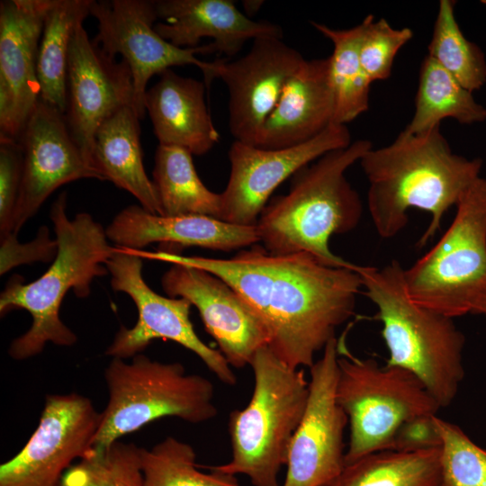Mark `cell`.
Masks as SVG:
<instances>
[{"label":"cell","mask_w":486,"mask_h":486,"mask_svg":"<svg viewBox=\"0 0 486 486\" xmlns=\"http://www.w3.org/2000/svg\"><path fill=\"white\" fill-rule=\"evenodd\" d=\"M403 275L418 304L452 319L472 313L486 288V178L465 191L449 228Z\"/></svg>","instance_id":"9"},{"label":"cell","mask_w":486,"mask_h":486,"mask_svg":"<svg viewBox=\"0 0 486 486\" xmlns=\"http://www.w3.org/2000/svg\"><path fill=\"white\" fill-rule=\"evenodd\" d=\"M19 141L23 175L14 220L15 235L61 185L83 178L102 180L73 140L64 113L40 100Z\"/></svg>","instance_id":"19"},{"label":"cell","mask_w":486,"mask_h":486,"mask_svg":"<svg viewBox=\"0 0 486 486\" xmlns=\"http://www.w3.org/2000/svg\"><path fill=\"white\" fill-rule=\"evenodd\" d=\"M51 0L0 4V138L19 140L40 100L39 44Z\"/></svg>","instance_id":"18"},{"label":"cell","mask_w":486,"mask_h":486,"mask_svg":"<svg viewBox=\"0 0 486 486\" xmlns=\"http://www.w3.org/2000/svg\"><path fill=\"white\" fill-rule=\"evenodd\" d=\"M147 90L144 105L159 145L179 147L192 155L209 152L220 134L209 113L204 82L168 68Z\"/></svg>","instance_id":"23"},{"label":"cell","mask_w":486,"mask_h":486,"mask_svg":"<svg viewBox=\"0 0 486 486\" xmlns=\"http://www.w3.org/2000/svg\"><path fill=\"white\" fill-rule=\"evenodd\" d=\"M355 269L382 324L386 365L411 373L441 408L450 405L464 376V334L452 318L410 298L397 260L382 268L356 265Z\"/></svg>","instance_id":"5"},{"label":"cell","mask_w":486,"mask_h":486,"mask_svg":"<svg viewBox=\"0 0 486 486\" xmlns=\"http://www.w3.org/2000/svg\"><path fill=\"white\" fill-rule=\"evenodd\" d=\"M334 109L328 58L305 59L285 86L255 146L283 148L308 141L333 123Z\"/></svg>","instance_id":"22"},{"label":"cell","mask_w":486,"mask_h":486,"mask_svg":"<svg viewBox=\"0 0 486 486\" xmlns=\"http://www.w3.org/2000/svg\"><path fill=\"white\" fill-rule=\"evenodd\" d=\"M472 313L481 314L486 317V288L477 299L472 310Z\"/></svg>","instance_id":"37"},{"label":"cell","mask_w":486,"mask_h":486,"mask_svg":"<svg viewBox=\"0 0 486 486\" xmlns=\"http://www.w3.org/2000/svg\"><path fill=\"white\" fill-rule=\"evenodd\" d=\"M483 4H486V0L482 1Z\"/></svg>","instance_id":"39"},{"label":"cell","mask_w":486,"mask_h":486,"mask_svg":"<svg viewBox=\"0 0 486 486\" xmlns=\"http://www.w3.org/2000/svg\"><path fill=\"white\" fill-rule=\"evenodd\" d=\"M141 447L119 440L94 449L65 473L63 486H144Z\"/></svg>","instance_id":"32"},{"label":"cell","mask_w":486,"mask_h":486,"mask_svg":"<svg viewBox=\"0 0 486 486\" xmlns=\"http://www.w3.org/2000/svg\"><path fill=\"white\" fill-rule=\"evenodd\" d=\"M330 486H443L440 446L372 453L346 464Z\"/></svg>","instance_id":"28"},{"label":"cell","mask_w":486,"mask_h":486,"mask_svg":"<svg viewBox=\"0 0 486 486\" xmlns=\"http://www.w3.org/2000/svg\"><path fill=\"white\" fill-rule=\"evenodd\" d=\"M102 412L77 393L46 396L39 425L24 447L0 466V486H63L76 459L93 450Z\"/></svg>","instance_id":"12"},{"label":"cell","mask_w":486,"mask_h":486,"mask_svg":"<svg viewBox=\"0 0 486 486\" xmlns=\"http://www.w3.org/2000/svg\"><path fill=\"white\" fill-rule=\"evenodd\" d=\"M250 366L251 399L229 416L231 459L207 468L244 474L254 486H279L278 474L307 406L309 381L302 369L288 366L267 346L256 351Z\"/></svg>","instance_id":"6"},{"label":"cell","mask_w":486,"mask_h":486,"mask_svg":"<svg viewBox=\"0 0 486 486\" xmlns=\"http://www.w3.org/2000/svg\"><path fill=\"white\" fill-rule=\"evenodd\" d=\"M371 148L369 140H357L297 172L289 192L274 197L258 218L263 247L274 255L308 253L324 266L351 267L354 264L333 254L328 243L360 222L362 201L346 172Z\"/></svg>","instance_id":"3"},{"label":"cell","mask_w":486,"mask_h":486,"mask_svg":"<svg viewBox=\"0 0 486 486\" xmlns=\"http://www.w3.org/2000/svg\"><path fill=\"white\" fill-rule=\"evenodd\" d=\"M443 486H486V450L461 428L436 416Z\"/></svg>","instance_id":"33"},{"label":"cell","mask_w":486,"mask_h":486,"mask_svg":"<svg viewBox=\"0 0 486 486\" xmlns=\"http://www.w3.org/2000/svg\"><path fill=\"white\" fill-rule=\"evenodd\" d=\"M116 247L142 250L149 244L200 247L229 252L260 242L256 226H242L209 216H163L140 205L122 210L105 229Z\"/></svg>","instance_id":"20"},{"label":"cell","mask_w":486,"mask_h":486,"mask_svg":"<svg viewBox=\"0 0 486 486\" xmlns=\"http://www.w3.org/2000/svg\"><path fill=\"white\" fill-rule=\"evenodd\" d=\"M17 236L11 233L0 237L1 275L17 266L54 260L58 252V242L56 238H50L47 227H40L36 238L29 243H21Z\"/></svg>","instance_id":"36"},{"label":"cell","mask_w":486,"mask_h":486,"mask_svg":"<svg viewBox=\"0 0 486 486\" xmlns=\"http://www.w3.org/2000/svg\"><path fill=\"white\" fill-rule=\"evenodd\" d=\"M140 460L144 486H240L236 475L199 471L194 447L173 436L141 448Z\"/></svg>","instance_id":"31"},{"label":"cell","mask_w":486,"mask_h":486,"mask_svg":"<svg viewBox=\"0 0 486 486\" xmlns=\"http://www.w3.org/2000/svg\"><path fill=\"white\" fill-rule=\"evenodd\" d=\"M92 0H51L39 44L40 100L65 113L67 68L73 33L90 14Z\"/></svg>","instance_id":"26"},{"label":"cell","mask_w":486,"mask_h":486,"mask_svg":"<svg viewBox=\"0 0 486 486\" xmlns=\"http://www.w3.org/2000/svg\"><path fill=\"white\" fill-rule=\"evenodd\" d=\"M243 3H244L243 4L244 8H245L247 14H249V15H253L256 13H257L259 8L264 4L263 1H256V0L255 1H244Z\"/></svg>","instance_id":"38"},{"label":"cell","mask_w":486,"mask_h":486,"mask_svg":"<svg viewBox=\"0 0 486 486\" xmlns=\"http://www.w3.org/2000/svg\"><path fill=\"white\" fill-rule=\"evenodd\" d=\"M152 182L160 215H201L221 220V195L209 190L202 182L188 150L158 144Z\"/></svg>","instance_id":"25"},{"label":"cell","mask_w":486,"mask_h":486,"mask_svg":"<svg viewBox=\"0 0 486 486\" xmlns=\"http://www.w3.org/2000/svg\"><path fill=\"white\" fill-rule=\"evenodd\" d=\"M359 56L371 82L387 79L399 50L413 37L410 28H393L385 19L374 21L372 14L363 21Z\"/></svg>","instance_id":"34"},{"label":"cell","mask_w":486,"mask_h":486,"mask_svg":"<svg viewBox=\"0 0 486 486\" xmlns=\"http://www.w3.org/2000/svg\"><path fill=\"white\" fill-rule=\"evenodd\" d=\"M346 125L331 123L316 137L283 148H262L234 140L228 156L230 174L221 195V220L255 226L273 192L328 152L346 148Z\"/></svg>","instance_id":"14"},{"label":"cell","mask_w":486,"mask_h":486,"mask_svg":"<svg viewBox=\"0 0 486 486\" xmlns=\"http://www.w3.org/2000/svg\"><path fill=\"white\" fill-rule=\"evenodd\" d=\"M154 4L158 18L163 21L155 24V30L179 48H195L202 38H211L217 52L231 58L249 40L283 38L278 24L250 19L230 0H157Z\"/></svg>","instance_id":"21"},{"label":"cell","mask_w":486,"mask_h":486,"mask_svg":"<svg viewBox=\"0 0 486 486\" xmlns=\"http://www.w3.org/2000/svg\"><path fill=\"white\" fill-rule=\"evenodd\" d=\"M359 162L369 182V213L381 238L397 236L411 208L430 214L418 248L440 230L443 216L480 177L482 166L480 158L454 153L440 127L417 134L402 130L388 146L372 147Z\"/></svg>","instance_id":"2"},{"label":"cell","mask_w":486,"mask_h":486,"mask_svg":"<svg viewBox=\"0 0 486 486\" xmlns=\"http://www.w3.org/2000/svg\"><path fill=\"white\" fill-rule=\"evenodd\" d=\"M447 118L462 124L482 122L486 120V108L427 55L420 68L414 114L403 131L422 133L440 127V122Z\"/></svg>","instance_id":"27"},{"label":"cell","mask_w":486,"mask_h":486,"mask_svg":"<svg viewBox=\"0 0 486 486\" xmlns=\"http://www.w3.org/2000/svg\"><path fill=\"white\" fill-rule=\"evenodd\" d=\"M336 396L348 419L346 464L372 453L392 450L405 424L436 415L441 409L411 373L348 353L338 356Z\"/></svg>","instance_id":"8"},{"label":"cell","mask_w":486,"mask_h":486,"mask_svg":"<svg viewBox=\"0 0 486 486\" xmlns=\"http://www.w3.org/2000/svg\"><path fill=\"white\" fill-rule=\"evenodd\" d=\"M109 400L102 412L94 449L165 417L199 424L216 417L214 386L207 378L187 374L177 362L161 363L138 354L130 363L112 357L104 371Z\"/></svg>","instance_id":"7"},{"label":"cell","mask_w":486,"mask_h":486,"mask_svg":"<svg viewBox=\"0 0 486 486\" xmlns=\"http://www.w3.org/2000/svg\"><path fill=\"white\" fill-rule=\"evenodd\" d=\"M132 102L133 82L128 64L105 53L90 40L83 23L78 24L68 51L64 116L91 166L95 132L117 111L132 106Z\"/></svg>","instance_id":"15"},{"label":"cell","mask_w":486,"mask_h":486,"mask_svg":"<svg viewBox=\"0 0 486 486\" xmlns=\"http://www.w3.org/2000/svg\"><path fill=\"white\" fill-rule=\"evenodd\" d=\"M161 284L169 297L186 299L198 310L206 331L230 366L250 365L256 351L268 345L261 320L239 293L217 275L172 264Z\"/></svg>","instance_id":"17"},{"label":"cell","mask_w":486,"mask_h":486,"mask_svg":"<svg viewBox=\"0 0 486 486\" xmlns=\"http://www.w3.org/2000/svg\"><path fill=\"white\" fill-rule=\"evenodd\" d=\"M90 14L98 23L94 41L109 56H122L129 66L133 82L132 108L143 119L144 98L149 79L174 66L194 65L201 69L209 86L217 78L220 58L208 62L198 54L217 52L213 42L195 48H179L155 30L158 19L154 1L92 0Z\"/></svg>","instance_id":"10"},{"label":"cell","mask_w":486,"mask_h":486,"mask_svg":"<svg viewBox=\"0 0 486 486\" xmlns=\"http://www.w3.org/2000/svg\"><path fill=\"white\" fill-rule=\"evenodd\" d=\"M140 120L132 106L110 116L95 132L92 166L102 181L129 192L144 210L160 215L153 182L143 166Z\"/></svg>","instance_id":"24"},{"label":"cell","mask_w":486,"mask_h":486,"mask_svg":"<svg viewBox=\"0 0 486 486\" xmlns=\"http://www.w3.org/2000/svg\"><path fill=\"white\" fill-rule=\"evenodd\" d=\"M312 26L333 43L329 60V80L335 109L333 123L346 125L369 108L371 81L364 70L359 47L364 23L346 30L332 29L325 24Z\"/></svg>","instance_id":"29"},{"label":"cell","mask_w":486,"mask_h":486,"mask_svg":"<svg viewBox=\"0 0 486 486\" xmlns=\"http://www.w3.org/2000/svg\"><path fill=\"white\" fill-rule=\"evenodd\" d=\"M310 368L309 398L292 437L282 486H330L345 467L347 416L338 402L339 345L331 339Z\"/></svg>","instance_id":"13"},{"label":"cell","mask_w":486,"mask_h":486,"mask_svg":"<svg viewBox=\"0 0 486 486\" xmlns=\"http://www.w3.org/2000/svg\"><path fill=\"white\" fill-rule=\"evenodd\" d=\"M66 209L67 193L62 192L50 210L58 252L47 271L31 283L14 274L0 295L1 316L22 309L32 319L30 328L10 344L8 354L13 359L32 357L48 342L74 345L76 334L59 318L62 301L71 289L77 297H87L94 279L109 273L104 264L114 247L109 244L106 230L89 213L80 212L69 219Z\"/></svg>","instance_id":"4"},{"label":"cell","mask_w":486,"mask_h":486,"mask_svg":"<svg viewBox=\"0 0 486 486\" xmlns=\"http://www.w3.org/2000/svg\"><path fill=\"white\" fill-rule=\"evenodd\" d=\"M142 259L205 270L228 283L268 334L267 346L293 369L310 368L355 312L362 279L351 267H330L308 253L274 255L255 244L228 259L133 250Z\"/></svg>","instance_id":"1"},{"label":"cell","mask_w":486,"mask_h":486,"mask_svg":"<svg viewBox=\"0 0 486 486\" xmlns=\"http://www.w3.org/2000/svg\"><path fill=\"white\" fill-rule=\"evenodd\" d=\"M428 50V56L468 91L479 90L486 83L485 56L462 32L454 14V1L439 2Z\"/></svg>","instance_id":"30"},{"label":"cell","mask_w":486,"mask_h":486,"mask_svg":"<svg viewBox=\"0 0 486 486\" xmlns=\"http://www.w3.org/2000/svg\"><path fill=\"white\" fill-rule=\"evenodd\" d=\"M105 266L112 288L128 294L138 310L136 324L119 329L106 356L126 359L140 354L154 339L171 340L194 353L221 382L236 384L237 376L225 357L195 333L190 320V302L154 292L144 281L140 256L115 246Z\"/></svg>","instance_id":"11"},{"label":"cell","mask_w":486,"mask_h":486,"mask_svg":"<svg viewBox=\"0 0 486 486\" xmlns=\"http://www.w3.org/2000/svg\"><path fill=\"white\" fill-rule=\"evenodd\" d=\"M23 175L19 140L0 138V237L14 233V220Z\"/></svg>","instance_id":"35"},{"label":"cell","mask_w":486,"mask_h":486,"mask_svg":"<svg viewBox=\"0 0 486 486\" xmlns=\"http://www.w3.org/2000/svg\"><path fill=\"white\" fill-rule=\"evenodd\" d=\"M305 58L283 38L255 39L243 57L220 58L217 78L229 92V128L235 140L256 145L263 124Z\"/></svg>","instance_id":"16"}]
</instances>
